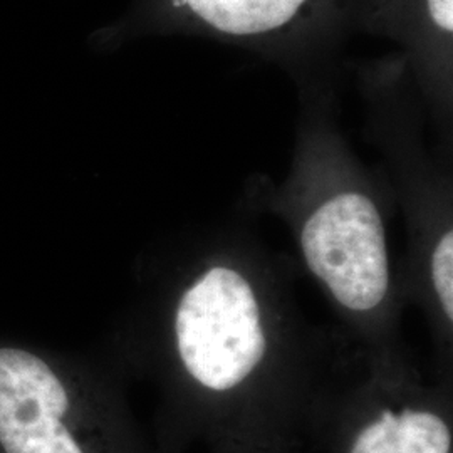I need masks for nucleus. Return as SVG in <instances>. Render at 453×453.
Wrapping results in <instances>:
<instances>
[{
    "instance_id": "nucleus-3",
    "label": "nucleus",
    "mask_w": 453,
    "mask_h": 453,
    "mask_svg": "<svg viewBox=\"0 0 453 453\" xmlns=\"http://www.w3.org/2000/svg\"><path fill=\"white\" fill-rule=\"evenodd\" d=\"M180 363L211 393L242 387L267 353L259 301L239 271L215 265L181 292L173 312Z\"/></svg>"
},
{
    "instance_id": "nucleus-2",
    "label": "nucleus",
    "mask_w": 453,
    "mask_h": 453,
    "mask_svg": "<svg viewBox=\"0 0 453 453\" xmlns=\"http://www.w3.org/2000/svg\"><path fill=\"white\" fill-rule=\"evenodd\" d=\"M0 453H150L104 389L65 357L0 336Z\"/></svg>"
},
{
    "instance_id": "nucleus-1",
    "label": "nucleus",
    "mask_w": 453,
    "mask_h": 453,
    "mask_svg": "<svg viewBox=\"0 0 453 453\" xmlns=\"http://www.w3.org/2000/svg\"><path fill=\"white\" fill-rule=\"evenodd\" d=\"M357 9V0H133L91 46L113 52L148 35L205 37L280 65L296 84H338Z\"/></svg>"
},
{
    "instance_id": "nucleus-4",
    "label": "nucleus",
    "mask_w": 453,
    "mask_h": 453,
    "mask_svg": "<svg viewBox=\"0 0 453 453\" xmlns=\"http://www.w3.org/2000/svg\"><path fill=\"white\" fill-rule=\"evenodd\" d=\"M308 269L342 308H378L389 289V257L381 211L359 187H333L301 226Z\"/></svg>"
},
{
    "instance_id": "nucleus-5",
    "label": "nucleus",
    "mask_w": 453,
    "mask_h": 453,
    "mask_svg": "<svg viewBox=\"0 0 453 453\" xmlns=\"http://www.w3.org/2000/svg\"><path fill=\"white\" fill-rule=\"evenodd\" d=\"M453 0H357V33L396 42L421 103L445 118L452 110Z\"/></svg>"
},
{
    "instance_id": "nucleus-7",
    "label": "nucleus",
    "mask_w": 453,
    "mask_h": 453,
    "mask_svg": "<svg viewBox=\"0 0 453 453\" xmlns=\"http://www.w3.org/2000/svg\"><path fill=\"white\" fill-rule=\"evenodd\" d=\"M432 280L445 318L453 321V232L449 228L441 234L432 252Z\"/></svg>"
},
{
    "instance_id": "nucleus-6",
    "label": "nucleus",
    "mask_w": 453,
    "mask_h": 453,
    "mask_svg": "<svg viewBox=\"0 0 453 453\" xmlns=\"http://www.w3.org/2000/svg\"><path fill=\"white\" fill-rule=\"evenodd\" d=\"M450 421L425 405H387L351 425L338 453H452Z\"/></svg>"
}]
</instances>
